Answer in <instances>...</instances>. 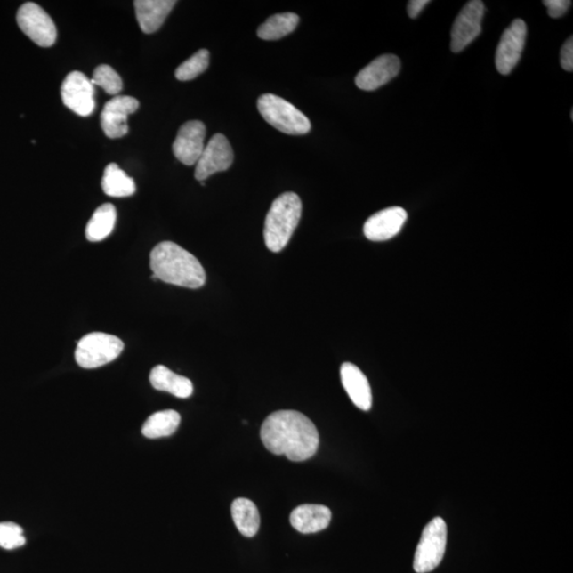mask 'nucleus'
<instances>
[{
	"mask_svg": "<svg viewBox=\"0 0 573 573\" xmlns=\"http://www.w3.org/2000/svg\"><path fill=\"white\" fill-rule=\"evenodd\" d=\"M261 438L266 448L274 455L286 456L291 461L312 458L319 448L318 429L301 412L280 410L263 422Z\"/></svg>",
	"mask_w": 573,
	"mask_h": 573,
	"instance_id": "obj_1",
	"label": "nucleus"
},
{
	"mask_svg": "<svg viewBox=\"0 0 573 573\" xmlns=\"http://www.w3.org/2000/svg\"><path fill=\"white\" fill-rule=\"evenodd\" d=\"M153 275L164 283L199 289L206 285V273L198 259L172 241H163L151 252Z\"/></svg>",
	"mask_w": 573,
	"mask_h": 573,
	"instance_id": "obj_2",
	"label": "nucleus"
},
{
	"mask_svg": "<svg viewBox=\"0 0 573 573\" xmlns=\"http://www.w3.org/2000/svg\"><path fill=\"white\" fill-rule=\"evenodd\" d=\"M302 216V201L295 192H285L272 203L264 222L263 237L268 249H285Z\"/></svg>",
	"mask_w": 573,
	"mask_h": 573,
	"instance_id": "obj_3",
	"label": "nucleus"
},
{
	"mask_svg": "<svg viewBox=\"0 0 573 573\" xmlns=\"http://www.w3.org/2000/svg\"><path fill=\"white\" fill-rule=\"evenodd\" d=\"M257 107L264 120L285 134L304 135L311 129V120L300 109L272 93L259 97Z\"/></svg>",
	"mask_w": 573,
	"mask_h": 573,
	"instance_id": "obj_4",
	"label": "nucleus"
},
{
	"mask_svg": "<svg viewBox=\"0 0 573 573\" xmlns=\"http://www.w3.org/2000/svg\"><path fill=\"white\" fill-rule=\"evenodd\" d=\"M125 349L123 341L116 335L92 333L85 335L77 346V363L86 370L108 365L117 358Z\"/></svg>",
	"mask_w": 573,
	"mask_h": 573,
	"instance_id": "obj_5",
	"label": "nucleus"
},
{
	"mask_svg": "<svg viewBox=\"0 0 573 573\" xmlns=\"http://www.w3.org/2000/svg\"><path fill=\"white\" fill-rule=\"evenodd\" d=\"M448 545V525L443 518L435 517L424 528L418 543L413 569L417 573L433 571L443 561Z\"/></svg>",
	"mask_w": 573,
	"mask_h": 573,
	"instance_id": "obj_6",
	"label": "nucleus"
},
{
	"mask_svg": "<svg viewBox=\"0 0 573 573\" xmlns=\"http://www.w3.org/2000/svg\"><path fill=\"white\" fill-rule=\"evenodd\" d=\"M16 20L21 31L36 45L52 47L57 41V27L40 5L26 3L19 9Z\"/></svg>",
	"mask_w": 573,
	"mask_h": 573,
	"instance_id": "obj_7",
	"label": "nucleus"
},
{
	"mask_svg": "<svg viewBox=\"0 0 573 573\" xmlns=\"http://www.w3.org/2000/svg\"><path fill=\"white\" fill-rule=\"evenodd\" d=\"M63 103L77 115L86 117L96 108L95 85L81 71H71L61 87Z\"/></svg>",
	"mask_w": 573,
	"mask_h": 573,
	"instance_id": "obj_8",
	"label": "nucleus"
},
{
	"mask_svg": "<svg viewBox=\"0 0 573 573\" xmlns=\"http://www.w3.org/2000/svg\"><path fill=\"white\" fill-rule=\"evenodd\" d=\"M484 4L480 0L467 3L455 20L451 30V51L461 52L480 36L484 16Z\"/></svg>",
	"mask_w": 573,
	"mask_h": 573,
	"instance_id": "obj_9",
	"label": "nucleus"
},
{
	"mask_svg": "<svg viewBox=\"0 0 573 573\" xmlns=\"http://www.w3.org/2000/svg\"><path fill=\"white\" fill-rule=\"evenodd\" d=\"M233 161V148L227 137L223 134L214 135L196 164V179L203 182L214 174L225 172L230 169Z\"/></svg>",
	"mask_w": 573,
	"mask_h": 573,
	"instance_id": "obj_10",
	"label": "nucleus"
},
{
	"mask_svg": "<svg viewBox=\"0 0 573 573\" xmlns=\"http://www.w3.org/2000/svg\"><path fill=\"white\" fill-rule=\"evenodd\" d=\"M140 102L130 96H115L106 103L101 116V128L109 139H120L128 134L129 115L139 109Z\"/></svg>",
	"mask_w": 573,
	"mask_h": 573,
	"instance_id": "obj_11",
	"label": "nucleus"
},
{
	"mask_svg": "<svg viewBox=\"0 0 573 573\" xmlns=\"http://www.w3.org/2000/svg\"><path fill=\"white\" fill-rule=\"evenodd\" d=\"M527 37V25L522 20H515L500 38L496 66L501 75H509L520 62Z\"/></svg>",
	"mask_w": 573,
	"mask_h": 573,
	"instance_id": "obj_12",
	"label": "nucleus"
},
{
	"mask_svg": "<svg viewBox=\"0 0 573 573\" xmlns=\"http://www.w3.org/2000/svg\"><path fill=\"white\" fill-rule=\"evenodd\" d=\"M206 128L201 121H187L181 126L174 142V157L186 166H194L204 150Z\"/></svg>",
	"mask_w": 573,
	"mask_h": 573,
	"instance_id": "obj_13",
	"label": "nucleus"
},
{
	"mask_svg": "<svg viewBox=\"0 0 573 573\" xmlns=\"http://www.w3.org/2000/svg\"><path fill=\"white\" fill-rule=\"evenodd\" d=\"M407 219L408 214L404 208L399 206L385 208L367 220L363 233L368 240L387 241L400 233Z\"/></svg>",
	"mask_w": 573,
	"mask_h": 573,
	"instance_id": "obj_14",
	"label": "nucleus"
},
{
	"mask_svg": "<svg viewBox=\"0 0 573 573\" xmlns=\"http://www.w3.org/2000/svg\"><path fill=\"white\" fill-rule=\"evenodd\" d=\"M400 60L394 54H383L372 61L356 77V85L363 91H375L387 85L399 74Z\"/></svg>",
	"mask_w": 573,
	"mask_h": 573,
	"instance_id": "obj_15",
	"label": "nucleus"
},
{
	"mask_svg": "<svg viewBox=\"0 0 573 573\" xmlns=\"http://www.w3.org/2000/svg\"><path fill=\"white\" fill-rule=\"evenodd\" d=\"M341 382L352 404L360 410L368 411L372 408L373 396L370 383L359 367L351 362L343 363L340 370Z\"/></svg>",
	"mask_w": 573,
	"mask_h": 573,
	"instance_id": "obj_16",
	"label": "nucleus"
},
{
	"mask_svg": "<svg viewBox=\"0 0 573 573\" xmlns=\"http://www.w3.org/2000/svg\"><path fill=\"white\" fill-rule=\"evenodd\" d=\"M175 4L174 0H136V18L141 31L151 35L159 30Z\"/></svg>",
	"mask_w": 573,
	"mask_h": 573,
	"instance_id": "obj_17",
	"label": "nucleus"
},
{
	"mask_svg": "<svg viewBox=\"0 0 573 573\" xmlns=\"http://www.w3.org/2000/svg\"><path fill=\"white\" fill-rule=\"evenodd\" d=\"M332 521V512L325 505L303 504L292 511L291 526L303 534L324 530Z\"/></svg>",
	"mask_w": 573,
	"mask_h": 573,
	"instance_id": "obj_18",
	"label": "nucleus"
},
{
	"mask_svg": "<svg viewBox=\"0 0 573 573\" xmlns=\"http://www.w3.org/2000/svg\"><path fill=\"white\" fill-rule=\"evenodd\" d=\"M152 387L164 391L179 399H189L194 393V384L189 378L170 371L168 367L157 366L150 373Z\"/></svg>",
	"mask_w": 573,
	"mask_h": 573,
	"instance_id": "obj_19",
	"label": "nucleus"
},
{
	"mask_svg": "<svg viewBox=\"0 0 573 573\" xmlns=\"http://www.w3.org/2000/svg\"><path fill=\"white\" fill-rule=\"evenodd\" d=\"M231 517L242 536L246 537L256 536L261 526V516L253 501L246 498L234 500L231 504Z\"/></svg>",
	"mask_w": 573,
	"mask_h": 573,
	"instance_id": "obj_20",
	"label": "nucleus"
},
{
	"mask_svg": "<svg viewBox=\"0 0 573 573\" xmlns=\"http://www.w3.org/2000/svg\"><path fill=\"white\" fill-rule=\"evenodd\" d=\"M116 208L111 203L102 204L93 213L85 230L86 239L101 242L112 234L116 224Z\"/></svg>",
	"mask_w": 573,
	"mask_h": 573,
	"instance_id": "obj_21",
	"label": "nucleus"
},
{
	"mask_svg": "<svg viewBox=\"0 0 573 573\" xmlns=\"http://www.w3.org/2000/svg\"><path fill=\"white\" fill-rule=\"evenodd\" d=\"M101 186L104 194L114 198L130 197L136 191L134 180L114 163L109 164L104 170Z\"/></svg>",
	"mask_w": 573,
	"mask_h": 573,
	"instance_id": "obj_22",
	"label": "nucleus"
},
{
	"mask_svg": "<svg viewBox=\"0 0 573 573\" xmlns=\"http://www.w3.org/2000/svg\"><path fill=\"white\" fill-rule=\"evenodd\" d=\"M181 416L174 410H165L154 413L143 424L141 432L148 439L169 437L179 428Z\"/></svg>",
	"mask_w": 573,
	"mask_h": 573,
	"instance_id": "obj_23",
	"label": "nucleus"
},
{
	"mask_svg": "<svg viewBox=\"0 0 573 573\" xmlns=\"http://www.w3.org/2000/svg\"><path fill=\"white\" fill-rule=\"evenodd\" d=\"M299 21L295 13L275 14L259 27L257 35L264 41H278L294 32Z\"/></svg>",
	"mask_w": 573,
	"mask_h": 573,
	"instance_id": "obj_24",
	"label": "nucleus"
},
{
	"mask_svg": "<svg viewBox=\"0 0 573 573\" xmlns=\"http://www.w3.org/2000/svg\"><path fill=\"white\" fill-rule=\"evenodd\" d=\"M209 65V52L206 49L196 52L175 70V78L180 81H190L204 73Z\"/></svg>",
	"mask_w": 573,
	"mask_h": 573,
	"instance_id": "obj_25",
	"label": "nucleus"
},
{
	"mask_svg": "<svg viewBox=\"0 0 573 573\" xmlns=\"http://www.w3.org/2000/svg\"><path fill=\"white\" fill-rule=\"evenodd\" d=\"M93 85H98L103 88L104 92L109 95H118L123 90V79L111 66L107 64L99 65L93 70V79L91 80Z\"/></svg>",
	"mask_w": 573,
	"mask_h": 573,
	"instance_id": "obj_26",
	"label": "nucleus"
},
{
	"mask_svg": "<svg viewBox=\"0 0 573 573\" xmlns=\"http://www.w3.org/2000/svg\"><path fill=\"white\" fill-rule=\"evenodd\" d=\"M26 544L24 530L14 522H0V547L14 550Z\"/></svg>",
	"mask_w": 573,
	"mask_h": 573,
	"instance_id": "obj_27",
	"label": "nucleus"
},
{
	"mask_svg": "<svg viewBox=\"0 0 573 573\" xmlns=\"http://www.w3.org/2000/svg\"><path fill=\"white\" fill-rule=\"evenodd\" d=\"M548 9L550 18L559 19L569 10L572 4L569 0H545L543 3Z\"/></svg>",
	"mask_w": 573,
	"mask_h": 573,
	"instance_id": "obj_28",
	"label": "nucleus"
},
{
	"mask_svg": "<svg viewBox=\"0 0 573 573\" xmlns=\"http://www.w3.org/2000/svg\"><path fill=\"white\" fill-rule=\"evenodd\" d=\"M561 64L567 71L573 70V40L572 36L567 40L561 47Z\"/></svg>",
	"mask_w": 573,
	"mask_h": 573,
	"instance_id": "obj_29",
	"label": "nucleus"
},
{
	"mask_svg": "<svg viewBox=\"0 0 573 573\" xmlns=\"http://www.w3.org/2000/svg\"><path fill=\"white\" fill-rule=\"evenodd\" d=\"M429 3V0H411L407 5L408 14L411 19L417 18Z\"/></svg>",
	"mask_w": 573,
	"mask_h": 573,
	"instance_id": "obj_30",
	"label": "nucleus"
}]
</instances>
